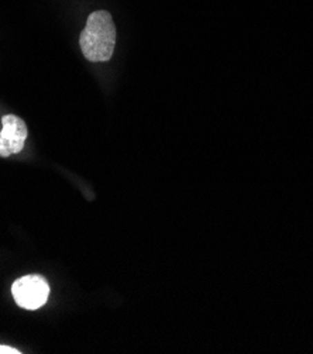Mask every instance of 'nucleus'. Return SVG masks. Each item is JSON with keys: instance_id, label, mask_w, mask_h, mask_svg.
I'll return each mask as SVG.
<instances>
[{"instance_id": "obj_1", "label": "nucleus", "mask_w": 313, "mask_h": 354, "mask_svg": "<svg viewBox=\"0 0 313 354\" xmlns=\"http://www.w3.org/2000/svg\"><path fill=\"white\" fill-rule=\"evenodd\" d=\"M84 57L91 62L109 61L116 46V27L106 10L93 12L79 35Z\"/></svg>"}, {"instance_id": "obj_2", "label": "nucleus", "mask_w": 313, "mask_h": 354, "mask_svg": "<svg viewBox=\"0 0 313 354\" xmlns=\"http://www.w3.org/2000/svg\"><path fill=\"white\" fill-rule=\"evenodd\" d=\"M12 295L23 309L36 310L47 304L50 286L43 275H26L13 282Z\"/></svg>"}, {"instance_id": "obj_3", "label": "nucleus", "mask_w": 313, "mask_h": 354, "mask_svg": "<svg viewBox=\"0 0 313 354\" xmlns=\"http://www.w3.org/2000/svg\"><path fill=\"white\" fill-rule=\"evenodd\" d=\"M2 131H0V157H10L19 154L24 149L28 134L24 120L16 115L2 118Z\"/></svg>"}, {"instance_id": "obj_4", "label": "nucleus", "mask_w": 313, "mask_h": 354, "mask_svg": "<svg viewBox=\"0 0 313 354\" xmlns=\"http://www.w3.org/2000/svg\"><path fill=\"white\" fill-rule=\"evenodd\" d=\"M0 354H21L17 348H13L10 346H2L0 344Z\"/></svg>"}]
</instances>
